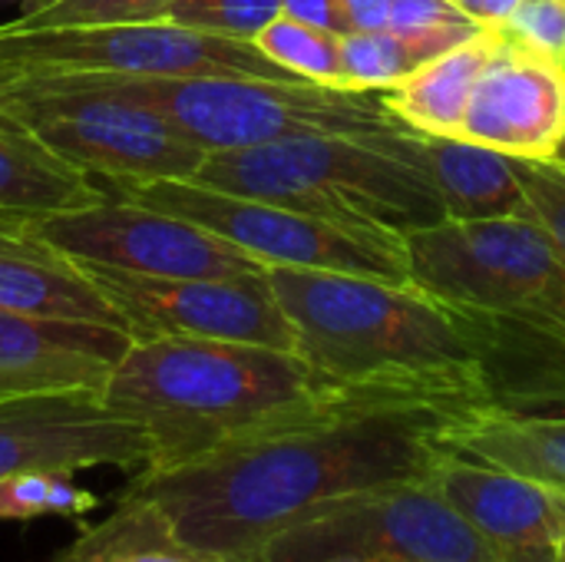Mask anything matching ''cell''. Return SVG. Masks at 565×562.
I'll return each mask as SVG.
<instances>
[{
  "mask_svg": "<svg viewBox=\"0 0 565 562\" xmlns=\"http://www.w3.org/2000/svg\"><path fill=\"white\" fill-rule=\"evenodd\" d=\"M470 414L424 394L338 384L182 467L136 470L119 497L152 503L189 550L262 553L328 500L424 480L447 454V431Z\"/></svg>",
  "mask_w": 565,
  "mask_h": 562,
  "instance_id": "1",
  "label": "cell"
},
{
  "mask_svg": "<svg viewBox=\"0 0 565 562\" xmlns=\"http://www.w3.org/2000/svg\"><path fill=\"white\" fill-rule=\"evenodd\" d=\"M407 238L411 285L470 328L490 411L565 417V255L533 219L437 222Z\"/></svg>",
  "mask_w": 565,
  "mask_h": 562,
  "instance_id": "2",
  "label": "cell"
},
{
  "mask_svg": "<svg viewBox=\"0 0 565 562\" xmlns=\"http://www.w3.org/2000/svg\"><path fill=\"white\" fill-rule=\"evenodd\" d=\"M268 282L324 381L490 411L470 328L424 288L308 268H268Z\"/></svg>",
  "mask_w": 565,
  "mask_h": 562,
  "instance_id": "3",
  "label": "cell"
},
{
  "mask_svg": "<svg viewBox=\"0 0 565 562\" xmlns=\"http://www.w3.org/2000/svg\"><path fill=\"white\" fill-rule=\"evenodd\" d=\"M331 388L338 384L324 381L298 351L212 338H146L129 344L103 401L149 437L146 470H172Z\"/></svg>",
  "mask_w": 565,
  "mask_h": 562,
  "instance_id": "4",
  "label": "cell"
},
{
  "mask_svg": "<svg viewBox=\"0 0 565 562\" xmlns=\"http://www.w3.org/2000/svg\"><path fill=\"white\" fill-rule=\"evenodd\" d=\"M192 182L321 219L411 235L444 222L420 136H301L209 152Z\"/></svg>",
  "mask_w": 565,
  "mask_h": 562,
  "instance_id": "5",
  "label": "cell"
},
{
  "mask_svg": "<svg viewBox=\"0 0 565 562\" xmlns=\"http://www.w3.org/2000/svg\"><path fill=\"white\" fill-rule=\"evenodd\" d=\"M66 76L146 103L205 152L255 149L301 136H411V129L391 116L384 93L374 89L258 76Z\"/></svg>",
  "mask_w": 565,
  "mask_h": 562,
  "instance_id": "6",
  "label": "cell"
},
{
  "mask_svg": "<svg viewBox=\"0 0 565 562\" xmlns=\"http://www.w3.org/2000/svg\"><path fill=\"white\" fill-rule=\"evenodd\" d=\"M113 189L122 199H132L156 212L179 215L228 238L232 245L258 258L265 268L338 272L411 285L407 238L387 229L321 219L288 205L222 192L192 179L122 182Z\"/></svg>",
  "mask_w": 565,
  "mask_h": 562,
  "instance_id": "7",
  "label": "cell"
},
{
  "mask_svg": "<svg viewBox=\"0 0 565 562\" xmlns=\"http://www.w3.org/2000/svg\"><path fill=\"white\" fill-rule=\"evenodd\" d=\"M0 106L66 162L86 176H106L113 185L192 179L209 156L146 103L103 93L66 73L0 79Z\"/></svg>",
  "mask_w": 565,
  "mask_h": 562,
  "instance_id": "8",
  "label": "cell"
},
{
  "mask_svg": "<svg viewBox=\"0 0 565 562\" xmlns=\"http://www.w3.org/2000/svg\"><path fill=\"white\" fill-rule=\"evenodd\" d=\"M262 553L271 562H500L427 477L328 500Z\"/></svg>",
  "mask_w": 565,
  "mask_h": 562,
  "instance_id": "9",
  "label": "cell"
},
{
  "mask_svg": "<svg viewBox=\"0 0 565 562\" xmlns=\"http://www.w3.org/2000/svg\"><path fill=\"white\" fill-rule=\"evenodd\" d=\"M40 73L109 76H258L298 79L271 63L255 43L202 33L172 20L0 30V79Z\"/></svg>",
  "mask_w": 565,
  "mask_h": 562,
  "instance_id": "10",
  "label": "cell"
},
{
  "mask_svg": "<svg viewBox=\"0 0 565 562\" xmlns=\"http://www.w3.org/2000/svg\"><path fill=\"white\" fill-rule=\"evenodd\" d=\"M33 232L46 248L70 262L132 275L228 278L265 272L258 258L228 238L122 195H106L103 202L76 212L40 215L33 219Z\"/></svg>",
  "mask_w": 565,
  "mask_h": 562,
  "instance_id": "11",
  "label": "cell"
},
{
  "mask_svg": "<svg viewBox=\"0 0 565 562\" xmlns=\"http://www.w3.org/2000/svg\"><path fill=\"white\" fill-rule=\"evenodd\" d=\"M79 268L122 315L132 341L212 338L298 351L295 328L275 298L268 268L228 278H156L103 265Z\"/></svg>",
  "mask_w": 565,
  "mask_h": 562,
  "instance_id": "12",
  "label": "cell"
},
{
  "mask_svg": "<svg viewBox=\"0 0 565 562\" xmlns=\"http://www.w3.org/2000/svg\"><path fill=\"white\" fill-rule=\"evenodd\" d=\"M149 437L119 417L103 394L63 391L0 401V480L13 474H79L93 467L139 470Z\"/></svg>",
  "mask_w": 565,
  "mask_h": 562,
  "instance_id": "13",
  "label": "cell"
},
{
  "mask_svg": "<svg viewBox=\"0 0 565 562\" xmlns=\"http://www.w3.org/2000/svg\"><path fill=\"white\" fill-rule=\"evenodd\" d=\"M437 494L490 543L500 562H556L565 490L447 450L427 474Z\"/></svg>",
  "mask_w": 565,
  "mask_h": 562,
  "instance_id": "14",
  "label": "cell"
},
{
  "mask_svg": "<svg viewBox=\"0 0 565 562\" xmlns=\"http://www.w3.org/2000/svg\"><path fill=\"white\" fill-rule=\"evenodd\" d=\"M457 139L513 159H556L565 142V63L503 43L483 70Z\"/></svg>",
  "mask_w": 565,
  "mask_h": 562,
  "instance_id": "15",
  "label": "cell"
},
{
  "mask_svg": "<svg viewBox=\"0 0 565 562\" xmlns=\"http://www.w3.org/2000/svg\"><path fill=\"white\" fill-rule=\"evenodd\" d=\"M129 344L132 335L113 325L0 308V401L63 391L103 394Z\"/></svg>",
  "mask_w": 565,
  "mask_h": 562,
  "instance_id": "16",
  "label": "cell"
},
{
  "mask_svg": "<svg viewBox=\"0 0 565 562\" xmlns=\"http://www.w3.org/2000/svg\"><path fill=\"white\" fill-rule=\"evenodd\" d=\"M507 43L500 26H477L467 40L434 56L397 86L384 89L391 116L414 136H450L457 139L473 89L490 60Z\"/></svg>",
  "mask_w": 565,
  "mask_h": 562,
  "instance_id": "17",
  "label": "cell"
},
{
  "mask_svg": "<svg viewBox=\"0 0 565 562\" xmlns=\"http://www.w3.org/2000/svg\"><path fill=\"white\" fill-rule=\"evenodd\" d=\"M424 162L440 192L444 222L530 219L513 159L450 136H420Z\"/></svg>",
  "mask_w": 565,
  "mask_h": 562,
  "instance_id": "18",
  "label": "cell"
},
{
  "mask_svg": "<svg viewBox=\"0 0 565 562\" xmlns=\"http://www.w3.org/2000/svg\"><path fill=\"white\" fill-rule=\"evenodd\" d=\"M93 179L53 152L26 123L0 106V209L23 215L76 212L103 202Z\"/></svg>",
  "mask_w": 565,
  "mask_h": 562,
  "instance_id": "19",
  "label": "cell"
},
{
  "mask_svg": "<svg viewBox=\"0 0 565 562\" xmlns=\"http://www.w3.org/2000/svg\"><path fill=\"white\" fill-rule=\"evenodd\" d=\"M0 308L36 318L113 325L126 331L122 315L93 285V278L53 248L0 252Z\"/></svg>",
  "mask_w": 565,
  "mask_h": 562,
  "instance_id": "20",
  "label": "cell"
},
{
  "mask_svg": "<svg viewBox=\"0 0 565 562\" xmlns=\"http://www.w3.org/2000/svg\"><path fill=\"white\" fill-rule=\"evenodd\" d=\"M447 450L565 490V417L477 411L444 437Z\"/></svg>",
  "mask_w": 565,
  "mask_h": 562,
  "instance_id": "21",
  "label": "cell"
},
{
  "mask_svg": "<svg viewBox=\"0 0 565 562\" xmlns=\"http://www.w3.org/2000/svg\"><path fill=\"white\" fill-rule=\"evenodd\" d=\"M483 23L440 26V30H348L341 33V73L344 89H374L384 93L404 76L447 53L467 40Z\"/></svg>",
  "mask_w": 565,
  "mask_h": 562,
  "instance_id": "22",
  "label": "cell"
},
{
  "mask_svg": "<svg viewBox=\"0 0 565 562\" xmlns=\"http://www.w3.org/2000/svg\"><path fill=\"white\" fill-rule=\"evenodd\" d=\"M271 63H278L285 73L321 83V86H338L344 89V73H341V36L311 23H301L288 13L275 17L258 36L252 40Z\"/></svg>",
  "mask_w": 565,
  "mask_h": 562,
  "instance_id": "23",
  "label": "cell"
},
{
  "mask_svg": "<svg viewBox=\"0 0 565 562\" xmlns=\"http://www.w3.org/2000/svg\"><path fill=\"white\" fill-rule=\"evenodd\" d=\"M179 543L169 520L146 500L136 497H116V513L86 530L70 550L60 553L56 562H109L139 553V550H159Z\"/></svg>",
  "mask_w": 565,
  "mask_h": 562,
  "instance_id": "24",
  "label": "cell"
},
{
  "mask_svg": "<svg viewBox=\"0 0 565 562\" xmlns=\"http://www.w3.org/2000/svg\"><path fill=\"white\" fill-rule=\"evenodd\" d=\"M96 507V497L70 480V474H13L0 480V520L66 517L83 520Z\"/></svg>",
  "mask_w": 565,
  "mask_h": 562,
  "instance_id": "25",
  "label": "cell"
},
{
  "mask_svg": "<svg viewBox=\"0 0 565 562\" xmlns=\"http://www.w3.org/2000/svg\"><path fill=\"white\" fill-rule=\"evenodd\" d=\"M175 0H53L46 7L26 10L7 23L3 33L23 30H63V26H103V23H142L162 20Z\"/></svg>",
  "mask_w": 565,
  "mask_h": 562,
  "instance_id": "26",
  "label": "cell"
},
{
  "mask_svg": "<svg viewBox=\"0 0 565 562\" xmlns=\"http://www.w3.org/2000/svg\"><path fill=\"white\" fill-rule=\"evenodd\" d=\"M275 17H281V0H175L162 20L252 43Z\"/></svg>",
  "mask_w": 565,
  "mask_h": 562,
  "instance_id": "27",
  "label": "cell"
},
{
  "mask_svg": "<svg viewBox=\"0 0 565 562\" xmlns=\"http://www.w3.org/2000/svg\"><path fill=\"white\" fill-rule=\"evenodd\" d=\"M513 169H516L523 195L530 202V219L565 255V162L559 159H513Z\"/></svg>",
  "mask_w": 565,
  "mask_h": 562,
  "instance_id": "28",
  "label": "cell"
},
{
  "mask_svg": "<svg viewBox=\"0 0 565 562\" xmlns=\"http://www.w3.org/2000/svg\"><path fill=\"white\" fill-rule=\"evenodd\" d=\"M497 26L510 43L565 63V0H520Z\"/></svg>",
  "mask_w": 565,
  "mask_h": 562,
  "instance_id": "29",
  "label": "cell"
},
{
  "mask_svg": "<svg viewBox=\"0 0 565 562\" xmlns=\"http://www.w3.org/2000/svg\"><path fill=\"white\" fill-rule=\"evenodd\" d=\"M463 23L473 20L450 0H391V30H440Z\"/></svg>",
  "mask_w": 565,
  "mask_h": 562,
  "instance_id": "30",
  "label": "cell"
},
{
  "mask_svg": "<svg viewBox=\"0 0 565 562\" xmlns=\"http://www.w3.org/2000/svg\"><path fill=\"white\" fill-rule=\"evenodd\" d=\"M281 13L301 20V23H311V26H321V30H331V33H348V20L338 7V0H281Z\"/></svg>",
  "mask_w": 565,
  "mask_h": 562,
  "instance_id": "31",
  "label": "cell"
},
{
  "mask_svg": "<svg viewBox=\"0 0 565 562\" xmlns=\"http://www.w3.org/2000/svg\"><path fill=\"white\" fill-rule=\"evenodd\" d=\"M46 248L33 232V215L0 209V252H40Z\"/></svg>",
  "mask_w": 565,
  "mask_h": 562,
  "instance_id": "32",
  "label": "cell"
},
{
  "mask_svg": "<svg viewBox=\"0 0 565 562\" xmlns=\"http://www.w3.org/2000/svg\"><path fill=\"white\" fill-rule=\"evenodd\" d=\"M348 30H384L391 20V0H338Z\"/></svg>",
  "mask_w": 565,
  "mask_h": 562,
  "instance_id": "33",
  "label": "cell"
},
{
  "mask_svg": "<svg viewBox=\"0 0 565 562\" xmlns=\"http://www.w3.org/2000/svg\"><path fill=\"white\" fill-rule=\"evenodd\" d=\"M457 3L473 23H483V26H497L510 17V10L520 3V0H450Z\"/></svg>",
  "mask_w": 565,
  "mask_h": 562,
  "instance_id": "34",
  "label": "cell"
},
{
  "mask_svg": "<svg viewBox=\"0 0 565 562\" xmlns=\"http://www.w3.org/2000/svg\"><path fill=\"white\" fill-rule=\"evenodd\" d=\"M215 556L209 553H199V550H189L182 543H172V547H159V550H139V553H126L119 560L109 562H212Z\"/></svg>",
  "mask_w": 565,
  "mask_h": 562,
  "instance_id": "35",
  "label": "cell"
},
{
  "mask_svg": "<svg viewBox=\"0 0 565 562\" xmlns=\"http://www.w3.org/2000/svg\"><path fill=\"white\" fill-rule=\"evenodd\" d=\"M212 562H271L265 553H235V556H215Z\"/></svg>",
  "mask_w": 565,
  "mask_h": 562,
  "instance_id": "36",
  "label": "cell"
},
{
  "mask_svg": "<svg viewBox=\"0 0 565 562\" xmlns=\"http://www.w3.org/2000/svg\"><path fill=\"white\" fill-rule=\"evenodd\" d=\"M17 3H23L26 10H36V7H46V3H53V0H17ZM23 10V13H26Z\"/></svg>",
  "mask_w": 565,
  "mask_h": 562,
  "instance_id": "37",
  "label": "cell"
},
{
  "mask_svg": "<svg viewBox=\"0 0 565 562\" xmlns=\"http://www.w3.org/2000/svg\"><path fill=\"white\" fill-rule=\"evenodd\" d=\"M556 562H565V537L559 540V547H556Z\"/></svg>",
  "mask_w": 565,
  "mask_h": 562,
  "instance_id": "38",
  "label": "cell"
},
{
  "mask_svg": "<svg viewBox=\"0 0 565 562\" xmlns=\"http://www.w3.org/2000/svg\"><path fill=\"white\" fill-rule=\"evenodd\" d=\"M559 162H565V142H563V149H559V156H556Z\"/></svg>",
  "mask_w": 565,
  "mask_h": 562,
  "instance_id": "39",
  "label": "cell"
}]
</instances>
